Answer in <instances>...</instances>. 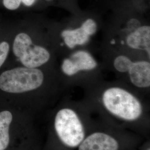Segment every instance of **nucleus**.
I'll list each match as a JSON object with an SVG mask.
<instances>
[{"instance_id": "nucleus-1", "label": "nucleus", "mask_w": 150, "mask_h": 150, "mask_svg": "<svg viewBox=\"0 0 150 150\" xmlns=\"http://www.w3.org/2000/svg\"><path fill=\"white\" fill-rule=\"evenodd\" d=\"M104 107L118 118L134 121L141 116L143 108L139 100L123 88L114 87L107 88L102 94Z\"/></svg>"}, {"instance_id": "nucleus-2", "label": "nucleus", "mask_w": 150, "mask_h": 150, "mask_svg": "<svg viewBox=\"0 0 150 150\" xmlns=\"http://www.w3.org/2000/svg\"><path fill=\"white\" fill-rule=\"evenodd\" d=\"M43 80V72L37 68L17 67L0 75V89L8 93H21L37 89Z\"/></svg>"}, {"instance_id": "nucleus-3", "label": "nucleus", "mask_w": 150, "mask_h": 150, "mask_svg": "<svg viewBox=\"0 0 150 150\" xmlns=\"http://www.w3.org/2000/svg\"><path fill=\"white\" fill-rule=\"evenodd\" d=\"M54 129L61 141L71 148L79 146L85 137V129L77 114L68 108L57 113Z\"/></svg>"}, {"instance_id": "nucleus-4", "label": "nucleus", "mask_w": 150, "mask_h": 150, "mask_svg": "<svg viewBox=\"0 0 150 150\" xmlns=\"http://www.w3.org/2000/svg\"><path fill=\"white\" fill-rule=\"evenodd\" d=\"M13 51L22 64L28 68H38L50 59L47 50L34 45L31 37L23 32L18 34L15 38Z\"/></svg>"}, {"instance_id": "nucleus-5", "label": "nucleus", "mask_w": 150, "mask_h": 150, "mask_svg": "<svg viewBox=\"0 0 150 150\" xmlns=\"http://www.w3.org/2000/svg\"><path fill=\"white\" fill-rule=\"evenodd\" d=\"M97 30L96 21L92 18H88L79 27L62 31L61 36L65 45L69 48H73L77 46L84 45L87 43L91 36L96 32Z\"/></svg>"}, {"instance_id": "nucleus-6", "label": "nucleus", "mask_w": 150, "mask_h": 150, "mask_svg": "<svg viewBox=\"0 0 150 150\" xmlns=\"http://www.w3.org/2000/svg\"><path fill=\"white\" fill-rule=\"evenodd\" d=\"M97 63L88 52L79 50L71 55L69 58L64 59L61 70L64 74L72 76L80 71H87L96 68Z\"/></svg>"}, {"instance_id": "nucleus-7", "label": "nucleus", "mask_w": 150, "mask_h": 150, "mask_svg": "<svg viewBox=\"0 0 150 150\" xmlns=\"http://www.w3.org/2000/svg\"><path fill=\"white\" fill-rule=\"evenodd\" d=\"M79 150H118V142L112 136L95 132L87 137L79 146Z\"/></svg>"}, {"instance_id": "nucleus-8", "label": "nucleus", "mask_w": 150, "mask_h": 150, "mask_svg": "<svg viewBox=\"0 0 150 150\" xmlns=\"http://www.w3.org/2000/svg\"><path fill=\"white\" fill-rule=\"evenodd\" d=\"M125 42L129 48L145 51L150 59V26L142 25L136 28L126 36Z\"/></svg>"}, {"instance_id": "nucleus-9", "label": "nucleus", "mask_w": 150, "mask_h": 150, "mask_svg": "<svg viewBox=\"0 0 150 150\" xmlns=\"http://www.w3.org/2000/svg\"><path fill=\"white\" fill-rule=\"evenodd\" d=\"M129 80L134 86L147 88L150 86V61H133L128 72Z\"/></svg>"}, {"instance_id": "nucleus-10", "label": "nucleus", "mask_w": 150, "mask_h": 150, "mask_svg": "<svg viewBox=\"0 0 150 150\" xmlns=\"http://www.w3.org/2000/svg\"><path fill=\"white\" fill-rule=\"evenodd\" d=\"M12 119L11 112L4 111L0 112V150H5L9 145V129Z\"/></svg>"}, {"instance_id": "nucleus-11", "label": "nucleus", "mask_w": 150, "mask_h": 150, "mask_svg": "<svg viewBox=\"0 0 150 150\" xmlns=\"http://www.w3.org/2000/svg\"><path fill=\"white\" fill-rule=\"evenodd\" d=\"M133 61L126 55H118L113 60V67L120 73H127L130 68Z\"/></svg>"}, {"instance_id": "nucleus-12", "label": "nucleus", "mask_w": 150, "mask_h": 150, "mask_svg": "<svg viewBox=\"0 0 150 150\" xmlns=\"http://www.w3.org/2000/svg\"><path fill=\"white\" fill-rule=\"evenodd\" d=\"M36 1V0H3V4L6 8L10 10H15L20 7L21 3L26 6H31Z\"/></svg>"}, {"instance_id": "nucleus-13", "label": "nucleus", "mask_w": 150, "mask_h": 150, "mask_svg": "<svg viewBox=\"0 0 150 150\" xmlns=\"http://www.w3.org/2000/svg\"><path fill=\"white\" fill-rule=\"evenodd\" d=\"M10 46L7 42L0 43V67L5 62L9 52Z\"/></svg>"}, {"instance_id": "nucleus-14", "label": "nucleus", "mask_w": 150, "mask_h": 150, "mask_svg": "<svg viewBox=\"0 0 150 150\" xmlns=\"http://www.w3.org/2000/svg\"><path fill=\"white\" fill-rule=\"evenodd\" d=\"M150 150V149H149V150Z\"/></svg>"}]
</instances>
